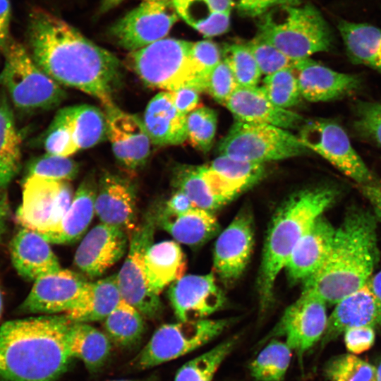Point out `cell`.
Here are the masks:
<instances>
[{"label": "cell", "instance_id": "6da1fadb", "mask_svg": "<svg viewBox=\"0 0 381 381\" xmlns=\"http://www.w3.org/2000/svg\"><path fill=\"white\" fill-rule=\"evenodd\" d=\"M26 48L35 64L60 85L79 90L104 105L114 103L122 81L119 59L42 8L28 15Z\"/></svg>", "mask_w": 381, "mask_h": 381}, {"label": "cell", "instance_id": "7a4b0ae2", "mask_svg": "<svg viewBox=\"0 0 381 381\" xmlns=\"http://www.w3.org/2000/svg\"><path fill=\"white\" fill-rule=\"evenodd\" d=\"M71 320L40 315L0 327V381H57L71 361L66 342Z\"/></svg>", "mask_w": 381, "mask_h": 381}, {"label": "cell", "instance_id": "3957f363", "mask_svg": "<svg viewBox=\"0 0 381 381\" xmlns=\"http://www.w3.org/2000/svg\"><path fill=\"white\" fill-rule=\"evenodd\" d=\"M377 220L363 208L349 210L320 269L303 283L327 304H336L368 282L379 258Z\"/></svg>", "mask_w": 381, "mask_h": 381}, {"label": "cell", "instance_id": "277c9868", "mask_svg": "<svg viewBox=\"0 0 381 381\" xmlns=\"http://www.w3.org/2000/svg\"><path fill=\"white\" fill-rule=\"evenodd\" d=\"M336 196L334 189L325 186L301 190L286 199L274 213L266 234L258 278L262 311L272 303L277 276L293 249Z\"/></svg>", "mask_w": 381, "mask_h": 381}, {"label": "cell", "instance_id": "5b68a950", "mask_svg": "<svg viewBox=\"0 0 381 381\" xmlns=\"http://www.w3.org/2000/svg\"><path fill=\"white\" fill-rule=\"evenodd\" d=\"M261 16L257 36L294 61L326 52L332 45L329 27L311 4L280 6Z\"/></svg>", "mask_w": 381, "mask_h": 381}, {"label": "cell", "instance_id": "8992f818", "mask_svg": "<svg viewBox=\"0 0 381 381\" xmlns=\"http://www.w3.org/2000/svg\"><path fill=\"white\" fill-rule=\"evenodd\" d=\"M193 42L164 38L130 52L128 65L147 86L174 92L189 87L205 92V81L191 56Z\"/></svg>", "mask_w": 381, "mask_h": 381}, {"label": "cell", "instance_id": "52a82bcc", "mask_svg": "<svg viewBox=\"0 0 381 381\" xmlns=\"http://www.w3.org/2000/svg\"><path fill=\"white\" fill-rule=\"evenodd\" d=\"M2 54L0 85L15 107L23 111L49 109L65 99L61 85L35 64L23 44L12 37Z\"/></svg>", "mask_w": 381, "mask_h": 381}, {"label": "cell", "instance_id": "ba28073f", "mask_svg": "<svg viewBox=\"0 0 381 381\" xmlns=\"http://www.w3.org/2000/svg\"><path fill=\"white\" fill-rule=\"evenodd\" d=\"M309 150L286 129L238 121L218 145L219 155L261 164L307 155Z\"/></svg>", "mask_w": 381, "mask_h": 381}, {"label": "cell", "instance_id": "9c48e42d", "mask_svg": "<svg viewBox=\"0 0 381 381\" xmlns=\"http://www.w3.org/2000/svg\"><path fill=\"white\" fill-rule=\"evenodd\" d=\"M231 319H201L160 326L134 360L147 369L184 356L205 345L223 333Z\"/></svg>", "mask_w": 381, "mask_h": 381}, {"label": "cell", "instance_id": "30bf717a", "mask_svg": "<svg viewBox=\"0 0 381 381\" xmlns=\"http://www.w3.org/2000/svg\"><path fill=\"white\" fill-rule=\"evenodd\" d=\"M156 225L154 212L146 213L130 236L127 256L116 274L123 301L147 318H156L163 308L159 296L148 286L144 264L145 254L153 243Z\"/></svg>", "mask_w": 381, "mask_h": 381}, {"label": "cell", "instance_id": "8fae6325", "mask_svg": "<svg viewBox=\"0 0 381 381\" xmlns=\"http://www.w3.org/2000/svg\"><path fill=\"white\" fill-rule=\"evenodd\" d=\"M74 197L70 181L27 176L16 218L23 228L45 238L61 222Z\"/></svg>", "mask_w": 381, "mask_h": 381}, {"label": "cell", "instance_id": "7c38bea8", "mask_svg": "<svg viewBox=\"0 0 381 381\" xmlns=\"http://www.w3.org/2000/svg\"><path fill=\"white\" fill-rule=\"evenodd\" d=\"M303 144L358 185L376 182L364 161L353 147L344 129L330 119L304 121L298 136Z\"/></svg>", "mask_w": 381, "mask_h": 381}, {"label": "cell", "instance_id": "4fadbf2b", "mask_svg": "<svg viewBox=\"0 0 381 381\" xmlns=\"http://www.w3.org/2000/svg\"><path fill=\"white\" fill-rule=\"evenodd\" d=\"M179 18L171 0L145 1L115 22L109 33L131 52L164 39Z\"/></svg>", "mask_w": 381, "mask_h": 381}, {"label": "cell", "instance_id": "5bb4252c", "mask_svg": "<svg viewBox=\"0 0 381 381\" xmlns=\"http://www.w3.org/2000/svg\"><path fill=\"white\" fill-rule=\"evenodd\" d=\"M327 303L314 292L303 289L296 301L286 308L269 337H283L300 360L322 339L328 317Z\"/></svg>", "mask_w": 381, "mask_h": 381}, {"label": "cell", "instance_id": "9a60e30c", "mask_svg": "<svg viewBox=\"0 0 381 381\" xmlns=\"http://www.w3.org/2000/svg\"><path fill=\"white\" fill-rule=\"evenodd\" d=\"M254 246V222L249 208L243 207L219 235L214 248L215 273L226 285L245 271Z\"/></svg>", "mask_w": 381, "mask_h": 381}, {"label": "cell", "instance_id": "2e32d148", "mask_svg": "<svg viewBox=\"0 0 381 381\" xmlns=\"http://www.w3.org/2000/svg\"><path fill=\"white\" fill-rule=\"evenodd\" d=\"M90 282L69 270L42 277L34 284L18 309L23 313H67L78 302Z\"/></svg>", "mask_w": 381, "mask_h": 381}, {"label": "cell", "instance_id": "e0dca14e", "mask_svg": "<svg viewBox=\"0 0 381 381\" xmlns=\"http://www.w3.org/2000/svg\"><path fill=\"white\" fill-rule=\"evenodd\" d=\"M107 138L117 161L126 169L135 171L147 162L152 141L143 120L123 111L115 104L104 105Z\"/></svg>", "mask_w": 381, "mask_h": 381}, {"label": "cell", "instance_id": "ac0fdd59", "mask_svg": "<svg viewBox=\"0 0 381 381\" xmlns=\"http://www.w3.org/2000/svg\"><path fill=\"white\" fill-rule=\"evenodd\" d=\"M168 297L181 322L207 318L225 303L213 273L183 276L170 285Z\"/></svg>", "mask_w": 381, "mask_h": 381}, {"label": "cell", "instance_id": "d6986e66", "mask_svg": "<svg viewBox=\"0 0 381 381\" xmlns=\"http://www.w3.org/2000/svg\"><path fill=\"white\" fill-rule=\"evenodd\" d=\"M130 236L123 229L99 224L83 238L75 255V265L90 278L102 276L128 251Z\"/></svg>", "mask_w": 381, "mask_h": 381}, {"label": "cell", "instance_id": "ffe728a7", "mask_svg": "<svg viewBox=\"0 0 381 381\" xmlns=\"http://www.w3.org/2000/svg\"><path fill=\"white\" fill-rule=\"evenodd\" d=\"M95 206L101 223L119 227L129 236L138 225L135 188L119 174L107 171L101 175Z\"/></svg>", "mask_w": 381, "mask_h": 381}, {"label": "cell", "instance_id": "44dd1931", "mask_svg": "<svg viewBox=\"0 0 381 381\" xmlns=\"http://www.w3.org/2000/svg\"><path fill=\"white\" fill-rule=\"evenodd\" d=\"M236 121L267 124L284 129L301 127L303 118L296 112L275 105L262 87L240 86L224 104Z\"/></svg>", "mask_w": 381, "mask_h": 381}, {"label": "cell", "instance_id": "7402d4cb", "mask_svg": "<svg viewBox=\"0 0 381 381\" xmlns=\"http://www.w3.org/2000/svg\"><path fill=\"white\" fill-rule=\"evenodd\" d=\"M380 325L381 301L367 282L335 304L321 339L322 346L334 340L349 329L365 326L375 327Z\"/></svg>", "mask_w": 381, "mask_h": 381}, {"label": "cell", "instance_id": "603a6c76", "mask_svg": "<svg viewBox=\"0 0 381 381\" xmlns=\"http://www.w3.org/2000/svg\"><path fill=\"white\" fill-rule=\"evenodd\" d=\"M335 228L323 216L318 217L298 241L284 270L292 284L304 283L325 262L333 241Z\"/></svg>", "mask_w": 381, "mask_h": 381}, {"label": "cell", "instance_id": "cb8c5ba5", "mask_svg": "<svg viewBox=\"0 0 381 381\" xmlns=\"http://www.w3.org/2000/svg\"><path fill=\"white\" fill-rule=\"evenodd\" d=\"M293 68L301 97L313 102L340 98L360 83L356 75L335 71L310 58L294 61Z\"/></svg>", "mask_w": 381, "mask_h": 381}, {"label": "cell", "instance_id": "d4e9b609", "mask_svg": "<svg viewBox=\"0 0 381 381\" xmlns=\"http://www.w3.org/2000/svg\"><path fill=\"white\" fill-rule=\"evenodd\" d=\"M9 250L14 269L25 279L35 282L61 270L49 243L29 229L23 228L13 237Z\"/></svg>", "mask_w": 381, "mask_h": 381}, {"label": "cell", "instance_id": "484cf974", "mask_svg": "<svg viewBox=\"0 0 381 381\" xmlns=\"http://www.w3.org/2000/svg\"><path fill=\"white\" fill-rule=\"evenodd\" d=\"M143 123L155 145H176L187 140L186 116L174 104L173 92L162 91L147 104Z\"/></svg>", "mask_w": 381, "mask_h": 381}, {"label": "cell", "instance_id": "4316f807", "mask_svg": "<svg viewBox=\"0 0 381 381\" xmlns=\"http://www.w3.org/2000/svg\"><path fill=\"white\" fill-rule=\"evenodd\" d=\"M97 182L93 173L80 183L73 201L58 226L44 239L49 243L70 244L86 232L95 214Z\"/></svg>", "mask_w": 381, "mask_h": 381}, {"label": "cell", "instance_id": "83f0119b", "mask_svg": "<svg viewBox=\"0 0 381 381\" xmlns=\"http://www.w3.org/2000/svg\"><path fill=\"white\" fill-rule=\"evenodd\" d=\"M156 224L168 232L176 242L197 247L212 238L219 231V224L212 212L193 207L177 215L154 211Z\"/></svg>", "mask_w": 381, "mask_h": 381}, {"label": "cell", "instance_id": "f1b7e54d", "mask_svg": "<svg viewBox=\"0 0 381 381\" xmlns=\"http://www.w3.org/2000/svg\"><path fill=\"white\" fill-rule=\"evenodd\" d=\"M145 272L150 290L159 296L166 286L184 276L185 255L176 241L152 243L145 256Z\"/></svg>", "mask_w": 381, "mask_h": 381}, {"label": "cell", "instance_id": "f546056e", "mask_svg": "<svg viewBox=\"0 0 381 381\" xmlns=\"http://www.w3.org/2000/svg\"><path fill=\"white\" fill-rule=\"evenodd\" d=\"M123 301L116 274L90 282L76 305L65 313L73 322L88 323L104 320Z\"/></svg>", "mask_w": 381, "mask_h": 381}, {"label": "cell", "instance_id": "4dcf8cb0", "mask_svg": "<svg viewBox=\"0 0 381 381\" xmlns=\"http://www.w3.org/2000/svg\"><path fill=\"white\" fill-rule=\"evenodd\" d=\"M179 18L206 37L226 32L230 25L231 0H171Z\"/></svg>", "mask_w": 381, "mask_h": 381}, {"label": "cell", "instance_id": "1f68e13d", "mask_svg": "<svg viewBox=\"0 0 381 381\" xmlns=\"http://www.w3.org/2000/svg\"><path fill=\"white\" fill-rule=\"evenodd\" d=\"M66 342L72 358H78L90 371L99 370L109 356L111 341L107 335L84 322L71 321Z\"/></svg>", "mask_w": 381, "mask_h": 381}, {"label": "cell", "instance_id": "d6a6232c", "mask_svg": "<svg viewBox=\"0 0 381 381\" xmlns=\"http://www.w3.org/2000/svg\"><path fill=\"white\" fill-rule=\"evenodd\" d=\"M337 28L351 61L381 72V29L343 19Z\"/></svg>", "mask_w": 381, "mask_h": 381}, {"label": "cell", "instance_id": "836d02e7", "mask_svg": "<svg viewBox=\"0 0 381 381\" xmlns=\"http://www.w3.org/2000/svg\"><path fill=\"white\" fill-rule=\"evenodd\" d=\"M174 185L176 190L187 195L195 207L212 212L231 201L209 176L204 167L178 169Z\"/></svg>", "mask_w": 381, "mask_h": 381}, {"label": "cell", "instance_id": "e575fe53", "mask_svg": "<svg viewBox=\"0 0 381 381\" xmlns=\"http://www.w3.org/2000/svg\"><path fill=\"white\" fill-rule=\"evenodd\" d=\"M21 145L11 102L3 90L0 92V189L7 187L19 171Z\"/></svg>", "mask_w": 381, "mask_h": 381}, {"label": "cell", "instance_id": "d590c367", "mask_svg": "<svg viewBox=\"0 0 381 381\" xmlns=\"http://www.w3.org/2000/svg\"><path fill=\"white\" fill-rule=\"evenodd\" d=\"M239 341L238 336L227 338L209 351L183 365L174 381H212L215 373Z\"/></svg>", "mask_w": 381, "mask_h": 381}, {"label": "cell", "instance_id": "8d00e7d4", "mask_svg": "<svg viewBox=\"0 0 381 381\" xmlns=\"http://www.w3.org/2000/svg\"><path fill=\"white\" fill-rule=\"evenodd\" d=\"M103 321L105 334L111 342L120 346L135 344L145 329L143 315L125 301Z\"/></svg>", "mask_w": 381, "mask_h": 381}, {"label": "cell", "instance_id": "74e56055", "mask_svg": "<svg viewBox=\"0 0 381 381\" xmlns=\"http://www.w3.org/2000/svg\"><path fill=\"white\" fill-rule=\"evenodd\" d=\"M292 351L285 341L272 339L250 363L251 376L256 381H283Z\"/></svg>", "mask_w": 381, "mask_h": 381}, {"label": "cell", "instance_id": "f35d334b", "mask_svg": "<svg viewBox=\"0 0 381 381\" xmlns=\"http://www.w3.org/2000/svg\"><path fill=\"white\" fill-rule=\"evenodd\" d=\"M72 121L79 150L94 147L107 138L105 113L95 106H72Z\"/></svg>", "mask_w": 381, "mask_h": 381}, {"label": "cell", "instance_id": "ab89813d", "mask_svg": "<svg viewBox=\"0 0 381 381\" xmlns=\"http://www.w3.org/2000/svg\"><path fill=\"white\" fill-rule=\"evenodd\" d=\"M43 145L46 153L67 157L79 150L74 138L72 107L56 112L45 133Z\"/></svg>", "mask_w": 381, "mask_h": 381}, {"label": "cell", "instance_id": "60d3db41", "mask_svg": "<svg viewBox=\"0 0 381 381\" xmlns=\"http://www.w3.org/2000/svg\"><path fill=\"white\" fill-rule=\"evenodd\" d=\"M208 166L241 192L258 183L265 174L264 164L237 160L224 155H219Z\"/></svg>", "mask_w": 381, "mask_h": 381}, {"label": "cell", "instance_id": "b9f144b4", "mask_svg": "<svg viewBox=\"0 0 381 381\" xmlns=\"http://www.w3.org/2000/svg\"><path fill=\"white\" fill-rule=\"evenodd\" d=\"M323 371L330 381H377L376 367L351 353L330 358Z\"/></svg>", "mask_w": 381, "mask_h": 381}, {"label": "cell", "instance_id": "7bdbcfd3", "mask_svg": "<svg viewBox=\"0 0 381 381\" xmlns=\"http://www.w3.org/2000/svg\"><path fill=\"white\" fill-rule=\"evenodd\" d=\"M262 87L268 98L283 109L296 105L302 97L293 67L266 75Z\"/></svg>", "mask_w": 381, "mask_h": 381}, {"label": "cell", "instance_id": "ee69618b", "mask_svg": "<svg viewBox=\"0 0 381 381\" xmlns=\"http://www.w3.org/2000/svg\"><path fill=\"white\" fill-rule=\"evenodd\" d=\"M222 54L238 85L257 86L262 73L246 44L227 45Z\"/></svg>", "mask_w": 381, "mask_h": 381}, {"label": "cell", "instance_id": "f6af8a7d", "mask_svg": "<svg viewBox=\"0 0 381 381\" xmlns=\"http://www.w3.org/2000/svg\"><path fill=\"white\" fill-rule=\"evenodd\" d=\"M217 116L214 110L199 107L186 116L187 139L196 148L207 152L216 133Z\"/></svg>", "mask_w": 381, "mask_h": 381}, {"label": "cell", "instance_id": "bcb514c9", "mask_svg": "<svg viewBox=\"0 0 381 381\" xmlns=\"http://www.w3.org/2000/svg\"><path fill=\"white\" fill-rule=\"evenodd\" d=\"M79 169V164L70 157L45 153L30 162L27 176L71 181L78 176Z\"/></svg>", "mask_w": 381, "mask_h": 381}, {"label": "cell", "instance_id": "7dc6e473", "mask_svg": "<svg viewBox=\"0 0 381 381\" xmlns=\"http://www.w3.org/2000/svg\"><path fill=\"white\" fill-rule=\"evenodd\" d=\"M246 45L252 52L262 74L268 75L294 66V61L258 36Z\"/></svg>", "mask_w": 381, "mask_h": 381}, {"label": "cell", "instance_id": "c3c4849f", "mask_svg": "<svg viewBox=\"0 0 381 381\" xmlns=\"http://www.w3.org/2000/svg\"><path fill=\"white\" fill-rule=\"evenodd\" d=\"M238 86L229 66L222 60L207 75L205 92L219 104H225Z\"/></svg>", "mask_w": 381, "mask_h": 381}, {"label": "cell", "instance_id": "681fc988", "mask_svg": "<svg viewBox=\"0 0 381 381\" xmlns=\"http://www.w3.org/2000/svg\"><path fill=\"white\" fill-rule=\"evenodd\" d=\"M355 126L359 133L381 146V104L372 102L358 104Z\"/></svg>", "mask_w": 381, "mask_h": 381}, {"label": "cell", "instance_id": "f907efd6", "mask_svg": "<svg viewBox=\"0 0 381 381\" xmlns=\"http://www.w3.org/2000/svg\"><path fill=\"white\" fill-rule=\"evenodd\" d=\"M191 56L193 60L205 83L212 69L221 61V52L218 46L208 40H202L193 42L191 47Z\"/></svg>", "mask_w": 381, "mask_h": 381}, {"label": "cell", "instance_id": "816d5d0a", "mask_svg": "<svg viewBox=\"0 0 381 381\" xmlns=\"http://www.w3.org/2000/svg\"><path fill=\"white\" fill-rule=\"evenodd\" d=\"M302 0H231L232 7L246 16H262L280 6L300 5Z\"/></svg>", "mask_w": 381, "mask_h": 381}, {"label": "cell", "instance_id": "f5cc1de1", "mask_svg": "<svg viewBox=\"0 0 381 381\" xmlns=\"http://www.w3.org/2000/svg\"><path fill=\"white\" fill-rule=\"evenodd\" d=\"M344 341L348 351L361 353L369 349L374 344V327L365 326L347 329L344 332Z\"/></svg>", "mask_w": 381, "mask_h": 381}, {"label": "cell", "instance_id": "db71d44e", "mask_svg": "<svg viewBox=\"0 0 381 381\" xmlns=\"http://www.w3.org/2000/svg\"><path fill=\"white\" fill-rule=\"evenodd\" d=\"M198 93L195 89L189 87H181L173 92L176 109L181 114L187 116L195 109L199 102Z\"/></svg>", "mask_w": 381, "mask_h": 381}, {"label": "cell", "instance_id": "11a10c76", "mask_svg": "<svg viewBox=\"0 0 381 381\" xmlns=\"http://www.w3.org/2000/svg\"><path fill=\"white\" fill-rule=\"evenodd\" d=\"M12 16L11 0H0V52L6 48L12 37L10 28Z\"/></svg>", "mask_w": 381, "mask_h": 381}, {"label": "cell", "instance_id": "9f6ffc18", "mask_svg": "<svg viewBox=\"0 0 381 381\" xmlns=\"http://www.w3.org/2000/svg\"><path fill=\"white\" fill-rule=\"evenodd\" d=\"M195 207L190 200L183 193L176 190L159 210L164 214L177 215L183 214Z\"/></svg>", "mask_w": 381, "mask_h": 381}, {"label": "cell", "instance_id": "6f0895ef", "mask_svg": "<svg viewBox=\"0 0 381 381\" xmlns=\"http://www.w3.org/2000/svg\"><path fill=\"white\" fill-rule=\"evenodd\" d=\"M358 186L363 196L370 203L376 220L381 222V183L376 181Z\"/></svg>", "mask_w": 381, "mask_h": 381}, {"label": "cell", "instance_id": "680465c9", "mask_svg": "<svg viewBox=\"0 0 381 381\" xmlns=\"http://www.w3.org/2000/svg\"><path fill=\"white\" fill-rule=\"evenodd\" d=\"M8 214L9 207L7 199L0 193V240L6 231Z\"/></svg>", "mask_w": 381, "mask_h": 381}, {"label": "cell", "instance_id": "91938a15", "mask_svg": "<svg viewBox=\"0 0 381 381\" xmlns=\"http://www.w3.org/2000/svg\"><path fill=\"white\" fill-rule=\"evenodd\" d=\"M368 282L373 292L381 301V270L373 274Z\"/></svg>", "mask_w": 381, "mask_h": 381}, {"label": "cell", "instance_id": "94428289", "mask_svg": "<svg viewBox=\"0 0 381 381\" xmlns=\"http://www.w3.org/2000/svg\"><path fill=\"white\" fill-rule=\"evenodd\" d=\"M375 367L377 370V381H381V360Z\"/></svg>", "mask_w": 381, "mask_h": 381}, {"label": "cell", "instance_id": "6125c7cd", "mask_svg": "<svg viewBox=\"0 0 381 381\" xmlns=\"http://www.w3.org/2000/svg\"><path fill=\"white\" fill-rule=\"evenodd\" d=\"M2 310H3V297H2L1 291L0 290V317L1 315Z\"/></svg>", "mask_w": 381, "mask_h": 381}, {"label": "cell", "instance_id": "be15d7a7", "mask_svg": "<svg viewBox=\"0 0 381 381\" xmlns=\"http://www.w3.org/2000/svg\"><path fill=\"white\" fill-rule=\"evenodd\" d=\"M111 381H133V380H111Z\"/></svg>", "mask_w": 381, "mask_h": 381}, {"label": "cell", "instance_id": "e7e4bbea", "mask_svg": "<svg viewBox=\"0 0 381 381\" xmlns=\"http://www.w3.org/2000/svg\"><path fill=\"white\" fill-rule=\"evenodd\" d=\"M144 1H159V0H144Z\"/></svg>", "mask_w": 381, "mask_h": 381}]
</instances>
